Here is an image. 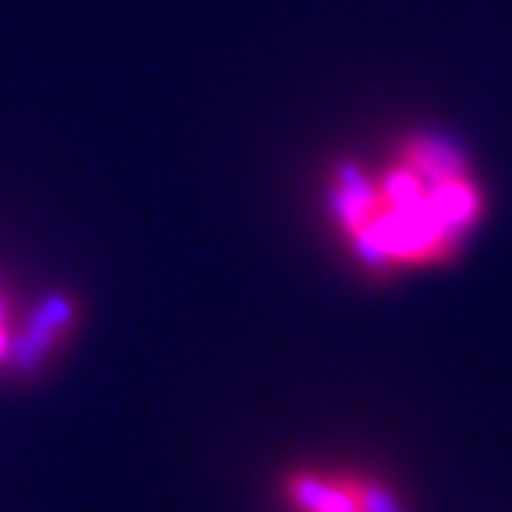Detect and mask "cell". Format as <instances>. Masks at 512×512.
<instances>
[{
    "instance_id": "7a4b0ae2",
    "label": "cell",
    "mask_w": 512,
    "mask_h": 512,
    "mask_svg": "<svg viewBox=\"0 0 512 512\" xmlns=\"http://www.w3.org/2000/svg\"><path fill=\"white\" fill-rule=\"evenodd\" d=\"M285 495L296 512H406L399 491L352 470L296 473L288 477Z\"/></svg>"
},
{
    "instance_id": "277c9868",
    "label": "cell",
    "mask_w": 512,
    "mask_h": 512,
    "mask_svg": "<svg viewBox=\"0 0 512 512\" xmlns=\"http://www.w3.org/2000/svg\"><path fill=\"white\" fill-rule=\"evenodd\" d=\"M0 313H4V306H0ZM8 338H4V320H0V360H8Z\"/></svg>"
},
{
    "instance_id": "6da1fadb",
    "label": "cell",
    "mask_w": 512,
    "mask_h": 512,
    "mask_svg": "<svg viewBox=\"0 0 512 512\" xmlns=\"http://www.w3.org/2000/svg\"><path fill=\"white\" fill-rule=\"evenodd\" d=\"M324 214L342 249L374 278L452 264L488 221V185L452 132L406 128L342 157L324 182Z\"/></svg>"
},
{
    "instance_id": "3957f363",
    "label": "cell",
    "mask_w": 512,
    "mask_h": 512,
    "mask_svg": "<svg viewBox=\"0 0 512 512\" xmlns=\"http://www.w3.org/2000/svg\"><path fill=\"white\" fill-rule=\"evenodd\" d=\"M68 320H72L68 299H61V296L43 299V303L36 306V313L29 317V324H25V331L18 335V342H11V349H8L15 370L29 374V370L40 367V363L47 360V352L57 345L61 331L68 328Z\"/></svg>"
}]
</instances>
